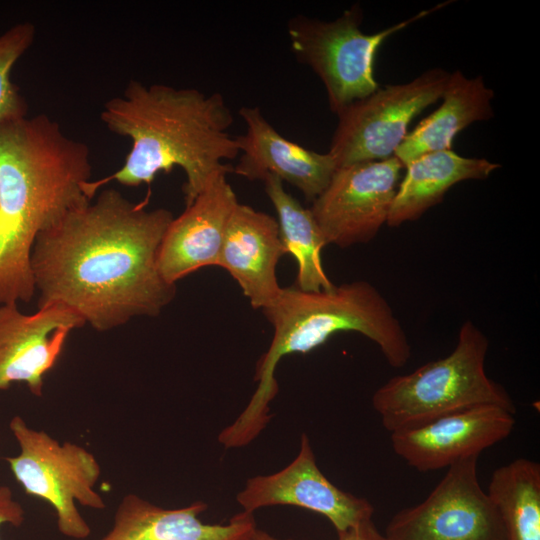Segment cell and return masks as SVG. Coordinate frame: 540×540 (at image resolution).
<instances>
[{
    "mask_svg": "<svg viewBox=\"0 0 540 540\" xmlns=\"http://www.w3.org/2000/svg\"><path fill=\"white\" fill-rule=\"evenodd\" d=\"M262 182L277 213L285 252L292 255L298 265L294 286L307 292L333 289L335 285L326 275L321 258L322 248L327 244L310 209L287 192L279 178L268 175Z\"/></svg>",
    "mask_w": 540,
    "mask_h": 540,
    "instance_id": "cell-20",
    "label": "cell"
},
{
    "mask_svg": "<svg viewBox=\"0 0 540 540\" xmlns=\"http://www.w3.org/2000/svg\"><path fill=\"white\" fill-rule=\"evenodd\" d=\"M479 456L448 467L420 504L389 521L388 540H505L499 512L477 478Z\"/></svg>",
    "mask_w": 540,
    "mask_h": 540,
    "instance_id": "cell-9",
    "label": "cell"
},
{
    "mask_svg": "<svg viewBox=\"0 0 540 540\" xmlns=\"http://www.w3.org/2000/svg\"><path fill=\"white\" fill-rule=\"evenodd\" d=\"M236 500L248 513L275 505L301 507L326 517L337 533L371 520L374 513L367 499L341 490L321 472L305 433L296 458L288 466L249 478Z\"/></svg>",
    "mask_w": 540,
    "mask_h": 540,
    "instance_id": "cell-11",
    "label": "cell"
},
{
    "mask_svg": "<svg viewBox=\"0 0 540 540\" xmlns=\"http://www.w3.org/2000/svg\"><path fill=\"white\" fill-rule=\"evenodd\" d=\"M9 429L19 447L16 456L6 457L15 480L26 494L54 509L63 536L87 538L91 529L77 504L96 510L106 507L95 490L101 467L94 454L73 442L60 443L46 431L29 426L19 415L12 417Z\"/></svg>",
    "mask_w": 540,
    "mask_h": 540,
    "instance_id": "cell-6",
    "label": "cell"
},
{
    "mask_svg": "<svg viewBox=\"0 0 540 540\" xmlns=\"http://www.w3.org/2000/svg\"><path fill=\"white\" fill-rule=\"evenodd\" d=\"M83 318L59 304L25 314L17 303L0 304V391L24 383L43 395L44 377L55 366L71 331Z\"/></svg>",
    "mask_w": 540,
    "mask_h": 540,
    "instance_id": "cell-13",
    "label": "cell"
},
{
    "mask_svg": "<svg viewBox=\"0 0 540 540\" xmlns=\"http://www.w3.org/2000/svg\"><path fill=\"white\" fill-rule=\"evenodd\" d=\"M402 168L392 156L336 170L310 208L327 245L347 248L378 234L387 223Z\"/></svg>",
    "mask_w": 540,
    "mask_h": 540,
    "instance_id": "cell-10",
    "label": "cell"
},
{
    "mask_svg": "<svg viewBox=\"0 0 540 540\" xmlns=\"http://www.w3.org/2000/svg\"><path fill=\"white\" fill-rule=\"evenodd\" d=\"M148 202L108 188L42 231L30 258L38 308L63 305L100 332L158 316L176 295L158 268L174 216Z\"/></svg>",
    "mask_w": 540,
    "mask_h": 540,
    "instance_id": "cell-1",
    "label": "cell"
},
{
    "mask_svg": "<svg viewBox=\"0 0 540 540\" xmlns=\"http://www.w3.org/2000/svg\"><path fill=\"white\" fill-rule=\"evenodd\" d=\"M489 341L471 321L459 330L453 351L414 371L392 377L372 396V406L390 433L477 405L516 413L510 395L485 372Z\"/></svg>",
    "mask_w": 540,
    "mask_h": 540,
    "instance_id": "cell-5",
    "label": "cell"
},
{
    "mask_svg": "<svg viewBox=\"0 0 540 540\" xmlns=\"http://www.w3.org/2000/svg\"><path fill=\"white\" fill-rule=\"evenodd\" d=\"M246 125L236 137L240 157L232 173L250 181H263L272 175L296 187L313 202L328 186L338 169L333 157L307 149L283 137L258 107L244 106L239 111Z\"/></svg>",
    "mask_w": 540,
    "mask_h": 540,
    "instance_id": "cell-15",
    "label": "cell"
},
{
    "mask_svg": "<svg viewBox=\"0 0 540 540\" xmlns=\"http://www.w3.org/2000/svg\"><path fill=\"white\" fill-rule=\"evenodd\" d=\"M484 158L463 157L452 150L424 154L406 166L399 183L387 225L397 227L418 220L428 209L442 202L446 192L466 180H483L499 168Z\"/></svg>",
    "mask_w": 540,
    "mask_h": 540,
    "instance_id": "cell-19",
    "label": "cell"
},
{
    "mask_svg": "<svg viewBox=\"0 0 540 540\" xmlns=\"http://www.w3.org/2000/svg\"><path fill=\"white\" fill-rule=\"evenodd\" d=\"M505 540H540V464L518 458L494 470L488 487Z\"/></svg>",
    "mask_w": 540,
    "mask_h": 540,
    "instance_id": "cell-21",
    "label": "cell"
},
{
    "mask_svg": "<svg viewBox=\"0 0 540 540\" xmlns=\"http://www.w3.org/2000/svg\"><path fill=\"white\" fill-rule=\"evenodd\" d=\"M262 311L274 335L257 362L254 380L258 385L253 396L235 421L218 435V442L225 448L249 444L270 421V403L278 393L274 373L285 355L310 352L335 333L355 331L376 343L391 367L401 368L411 358V346L400 321L386 298L368 281L318 292L296 286L281 288Z\"/></svg>",
    "mask_w": 540,
    "mask_h": 540,
    "instance_id": "cell-4",
    "label": "cell"
},
{
    "mask_svg": "<svg viewBox=\"0 0 540 540\" xmlns=\"http://www.w3.org/2000/svg\"><path fill=\"white\" fill-rule=\"evenodd\" d=\"M450 73L432 68L404 84L378 88L338 114L328 153L338 168L394 156L411 121L441 99Z\"/></svg>",
    "mask_w": 540,
    "mask_h": 540,
    "instance_id": "cell-8",
    "label": "cell"
},
{
    "mask_svg": "<svg viewBox=\"0 0 540 540\" xmlns=\"http://www.w3.org/2000/svg\"><path fill=\"white\" fill-rule=\"evenodd\" d=\"M227 172L214 175L182 214L169 224L158 268L170 284L207 266H217L226 227L238 204Z\"/></svg>",
    "mask_w": 540,
    "mask_h": 540,
    "instance_id": "cell-14",
    "label": "cell"
},
{
    "mask_svg": "<svg viewBox=\"0 0 540 540\" xmlns=\"http://www.w3.org/2000/svg\"><path fill=\"white\" fill-rule=\"evenodd\" d=\"M207 504L167 509L130 493L119 502L110 530L99 540H251L257 529L253 513L235 514L225 524L202 522Z\"/></svg>",
    "mask_w": 540,
    "mask_h": 540,
    "instance_id": "cell-17",
    "label": "cell"
},
{
    "mask_svg": "<svg viewBox=\"0 0 540 540\" xmlns=\"http://www.w3.org/2000/svg\"><path fill=\"white\" fill-rule=\"evenodd\" d=\"M25 520V510L22 504L14 498L11 488L0 485V526L11 524L19 527Z\"/></svg>",
    "mask_w": 540,
    "mask_h": 540,
    "instance_id": "cell-23",
    "label": "cell"
},
{
    "mask_svg": "<svg viewBox=\"0 0 540 540\" xmlns=\"http://www.w3.org/2000/svg\"><path fill=\"white\" fill-rule=\"evenodd\" d=\"M273 216L238 202L228 221L217 266L239 284L255 309L263 310L279 295L276 268L285 255Z\"/></svg>",
    "mask_w": 540,
    "mask_h": 540,
    "instance_id": "cell-16",
    "label": "cell"
},
{
    "mask_svg": "<svg viewBox=\"0 0 540 540\" xmlns=\"http://www.w3.org/2000/svg\"><path fill=\"white\" fill-rule=\"evenodd\" d=\"M35 33L32 23L23 22L0 34V122L28 116V103L12 82L11 71L32 45Z\"/></svg>",
    "mask_w": 540,
    "mask_h": 540,
    "instance_id": "cell-22",
    "label": "cell"
},
{
    "mask_svg": "<svg viewBox=\"0 0 540 540\" xmlns=\"http://www.w3.org/2000/svg\"><path fill=\"white\" fill-rule=\"evenodd\" d=\"M515 413L494 404L477 405L391 433L393 451L419 472L448 468L479 456L507 438Z\"/></svg>",
    "mask_w": 540,
    "mask_h": 540,
    "instance_id": "cell-12",
    "label": "cell"
},
{
    "mask_svg": "<svg viewBox=\"0 0 540 540\" xmlns=\"http://www.w3.org/2000/svg\"><path fill=\"white\" fill-rule=\"evenodd\" d=\"M337 534L338 540H388L378 531L372 519Z\"/></svg>",
    "mask_w": 540,
    "mask_h": 540,
    "instance_id": "cell-24",
    "label": "cell"
},
{
    "mask_svg": "<svg viewBox=\"0 0 540 540\" xmlns=\"http://www.w3.org/2000/svg\"><path fill=\"white\" fill-rule=\"evenodd\" d=\"M251 540H293V539H279L257 528L255 532L253 533Z\"/></svg>",
    "mask_w": 540,
    "mask_h": 540,
    "instance_id": "cell-25",
    "label": "cell"
},
{
    "mask_svg": "<svg viewBox=\"0 0 540 540\" xmlns=\"http://www.w3.org/2000/svg\"><path fill=\"white\" fill-rule=\"evenodd\" d=\"M444 5L421 11L374 34H365L360 29L362 11L358 5L332 21L299 15L288 22L291 48L297 59L321 79L329 107L338 115L351 103L379 88L374 77V62L382 43Z\"/></svg>",
    "mask_w": 540,
    "mask_h": 540,
    "instance_id": "cell-7",
    "label": "cell"
},
{
    "mask_svg": "<svg viewBox=\"0 0 540 540\" xmlns=\"http://www.w3.org/2000/svg\"><path fill=\"white\" fill-rule=\"evenodd\" d=\"M100 119L111 132L128 137L132 146L121 168L84 183L90 200L110 181L149 185L160 172L179 167L186 176L182 190L188 205L214 175L232 173L224 161L240 154L236 137L228 133L233 115L220 93L131 80L123 95L104 104Z\"/></svg>",
    "mask_w": 540,
    "mask_h": 540,
    "instance_id": "cell-2",
    "label": "cell"
},
{
    "mask_svg": "<svg viewBox=\"0 0 540 540\" xmlns=\"http://www.w3.org/2000/svg\"><path fill=\"white\" fill-rule=\"evenodd\" d=\"M493 97L481 76L467 78L458 70L450 73L440 107L408 132L394 156L405 168L424 154L451 150L459 132L493 116Z\"/></svg>",
    "mask_w": 540,
    "mask_h": 540,
    "instance_id": "cell-18",
    "label": "cell"
},
{
    "mask_svg": "<svg viewBox=\"0 0 540 540\" xmlns=\"http://www.w3.org/2000/svg\"><path fill=\"white\" fill-rule=\"evenodd\" d=\"M91 175L89 147L46 114L0 122V304L32 300L36 237L91 201Z\"/></svg>",
    "mask_w": 540,
    "mask_h": 540,
    "instance_id": "cell-3",
    "label": "cell"
}]
</instances>
